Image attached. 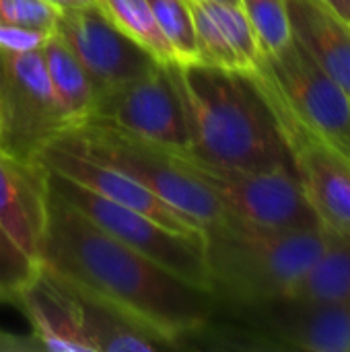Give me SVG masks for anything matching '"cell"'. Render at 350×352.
<instances>
[{
  "label": "cell",
  "mask_w": 350,
  "mask_h": 352,
  "mask_svg": "<svg viewBox=\"0 0 350 352\" xmlns=\"http://www.w3.org/2000/svg\"><path fill=\"white\" fill-rule=\"evenodd\" d=\"M37 264L72 291L103 303L177 349L215 316V297L124 245L47 188Z\"/></svg>",
  "instance_id": "obj_1"
},
{
  "label": "cell",
  "mask_w": 350,
  "mask_h": 352,
  "mask_svg": "<svg viewBox=\"0 0 350 352\" xmlns=\"http://www.w3.org/2000/svg\"><path fill=\"white\" fill-rule=\"evenodd\" d=\"M182 95L190 153L231 169H293L278 116L252 72L202 62L169 64Z\"/></svg>",
  "instance_id": "obj_2"
},
{
  "label": "cell",
  "mask_w": 350,
  "mask_h": 352,
  "mask_svg": "<svg viewBox=\"0 0 350 352\" xmlns=\"http://www.w3.org/2000/svg\"><path fill=\"white\" fill-rule=\"evenodd\" d=\"M326 245V227L274 229L233 214L204 227L210 295L221 311L272 305L291 295Z\"/></svg>",
  "instance_id": "obj_3"
},
{
  "label": "cell",
  "mask_w": 350,
  "mask_h": 352,
  "mask_svg": "<svg viewBox=\"0 0 350 352\" xmlns=\"http://www.w3.org/2000/svg\"><path fill=\"white\" fill-rule=\"evenodd\" d=\"M52 142L122 169L202 229L227 214L221 200L188 169L177 151H169L97 120H85Z\"/></svg>",
  "instance_id": "obj_4"
},
{
  "label": "cell",
  "mask_w": 350,
  "mask_h": 352,
  "mask_svg": "<svg viewBox=\"0 0 350 352\" xmlns=\"http://www.w3.org/2000/svg\"><path fill=\"white\" fill-rule=\"evenodd\" d=\"M252 74L281 124L309 132L350 159L349 93L295 39L262 54Z\"/></svg>",
  "instance_id": "obj_5"
},
{
  "label": "cell",
  "mask_w": 350,
  "mask_h": 352,
  "mask_svg": "<svg viewBox=\"0 0 350 352\" xmlns=\"http://www.w3.org/2000/svg\"><path fill=\"white\" fill-rule=\"evenodd\" d=\"M41 167V165H39ZM45 171V169H43ZM45 184L50 192L83 212L99 229L132 248L134 252L151 258L175 276L210 293V278L206 266L204 231L202 233H177L151 217L116 204L66 177L45 171Z\"/></svg>",
  "instance_id": "obj_6"
},
{
  "label": "cell",
  "mask_w": 350,
  "mask_h": 352,
  "mask_svg": "<svg viewBox=\"0 0 350 352\" xmlns=\"http://www.w3.org/2000/svg\"><path fill=\"white\" fill-rule=\"evenodd\" d=\"M177 153L188 169L221 200L229 214L274 229L322 227L297 171L231 169L200 161L190 151Z\"/></svg>",
  "instance_id": "obj_7"
},
{
  "label": "cell",
  "mask_w": 350,
  "mask_h": 352,
  "mask_svg": "<svg viewBox=\"0 0 350 352\" xmlns=\"http://www.w3.org/2000/svg\"><path fill=\"white\" fill-rule=\"evenodd\" d=\"M66 130L41 50H0V151L37 163L39 151Z\"/></svg>",
  "instance_id": "obj_8"
},
{
  "label": "cell",
  "mask_w": 350,
  "mask_h": 352,
  "mask_svg": "<svg viewBox=\"0 0 350 352\" xmlns=\"http://www.w3.org/2000/svg\"><path fill=\"white\" fill-rule=\"evenodd\" d=\"M89 120L103 122L169 151H190L188 120L169 64L101 93Z\"/></svg>",
  "instance_id": "obj_9"
},
{
  "label": "cell",
  "mask_w": 350,
  "mask_h": 352,
  "mask_svg": "<svg viewBox=\"0 0 350 352\" xmlns=\"http://www.w3.org/2000/svg\"><path fill=\"white\" fill-rule=\"evenodd\" d=\"M225 314L241 330L250 351L350 352L349 307L283 299Z\"/></svg>",
  "instance_id": "obj_10"
},
{
  "label": "cell",
  "mask_w": 350,
  "mask_h": 352,
  "mask_svg": "<svg viewBox=\"0 0 350 352\" xmlns=\"http://www.w3.org/2000/svg\"><path fill=\"white\" fill-rule=\"evenodd\" d=\"M56 33L68 43L83 64L97 97L155 70L161 64L120 27H116L97 2L60 10Z\"/></svg>",
  "instance_id": "obj_11"
},
{
  "label": "cell",
  "mask_w": 350,
  "mask_h": 352,
  "mask_svg": "<svg viewBox=\"0 0 350 352\" xmlns=\"http://www.w3.org/2000/svg\"><path fill=\"white\" fill-rule=\"evenodd\" d=\"M37 165L116 204L138 210L151 217L153 221L165 225L171 231H177V233H202L204 231L198 223H194L190 217H186L184 212H179L165 200H161L157 194H153L149 188H144L140 182H136L122 169L105 161H99L95 157H89L85 153L66 148L58 142H47L37 155Z\"/></svg>",
  "instance_id": "obj_12"
},
{
  "label": "cell",
  "mask_w": 350,
  "mask_h": 352,
  "mask_svg": "<svg viewBox=\"0 0 350 352\" xmlns=\"http://www.w3.org/2000/svg\"><path fill=\"white\" fill-rule=\"evenodd\" d=\"M281 128L322 227L350 237V159L293 124H281Z\"/></svg>",
  "instance_id": "obj_13"
},
{
  "label": "cell",
  "mask_w": 350,
  "mask_h": 352,
  "mask_svg": "<svg viewBox=\"0 0 350 352\" xmlns=\"http://www.w3.org/2000/svg\"><path fill=\"white\" fill-rule=\"evenodd\" d=\"M14 303L31 322L39 351L93 352L76 295L37 264L33 278L14 295Z\"/></svg>",
  "instance_id": "obj_14"
},
{
  "label": "cell",
  "mask_w": 350,
  "mask_h": 352,
  "mask_svg": "<svg viewBox=\"0 0 350 352\" xmlns=\"http://www.w3.org/2000/svg\"><path fill=\"white\" fill-rule=\"evenodd\" d=\"M47 217L45 171L0 151V227L33 262L39 258Z\"/></svg>",
  "instance_id": "obj_15"
},
{
  "label": "cell",
  "mask_w": 350,
  "mask_h": 352,
  "mask_svg": "<svg viewBox=\"0 0 350 352\" xmlns=\"http://www.w3.org/2000/svg\"><path fill=\"white\" fill-rule=\"evenodd\" d=\"M198 62L225 70L254 72L260 47L239 4L219 0H190Z\"/></svg>",
  "instance_id": "obj_16"
},
{
  "label": "cell",
  "mask_w": 350,
  "mask_h": 352,
  "mask_svg": "<svg viewBox=\"0 0 350 352\" xmlns=\"http://www.w3.org/2000/svg\"><path fill=\"white\" fill-rule=\"evenodd\" d=\"M293 39L350 97V23L322 0H287Z\"/></svg>",
  "instance_id": "obj_17"
},
{
  "label": "cell",
  "mask_w": 350,
  "mask_h": 352,
  "mask_svg": "<svg viewBox=\"0 0 350 352\" xmlns=\"http://www.w3.org/2000/svg\"><path fill=\"white\" fill-rule=\"evenodd\" d=\"M41 58L68 130L89 120L97 99L93 82L68 43L56 31L43 43Z\"/></svg>",
  "instance_id": "obj_18"
},
{
  "label": "cell",
  "mask_w": 350,
  "mask_h": 352,
  "mask_svg": "<svg viewBox=\"0 0 350 352\" xmlns=\"http://www.w3.org/2000/svg\"><path fill=\"white\" fill-rule=\"evenodd\" d=\"M287 299L350 309V237L326 229V245Z\"/></svg>",
  "instance_id": "obj_19"
},
{
  "label": "cell",
  "mask_w": 350,
  "mask_h": 352,
  "mask_svg": "<svg viewBox=\"0 0 350 352\" xmlns=\"http://www.w3.org/2000/svg\"><path fill=\"white\" fill-rule=\"evenodd\" d=\"M72 293L78 299L83 326L93 352H153L165 349L159 340H155L149 332L130 322L126 316L76 291Z\"/></svg>",
  "instance_id": "obj_20"
},
{
  "label": "cell",
  "mask_w": 350,
  "mask_h": 352,
  "mask_svg": "<svg viewBox=\"0 0 350 352\" xmlns=\"http://www.w3.org/2000/svg\"><path fill=\"white\" fill-rule=\"evenodd\" d=\"M101 10L130 39L142 45L161 64L175 62L173 50L163 37L149 0H97Z\"/></svg>",
  "instance_id": "obj_21"
},
{
  "label": "cell",
  "mask_w": 350,
  "mask_h": 352,
  "mask_svg": "<svg viewBox=\"0 0 350 352\" xmlns=\"http://www.w3.org/2000/svg\"><path fill=\"white\" fill-rule=\"evenodd\" d=\"M159 29L173 50L177 64L198 62L190 0H149Z\"/></svg>",
  "instance_id": "obj_22"
},
{
  "label": "cell",
  "mask_w": 350,
  "mask_h": 352,
  "mask_svg": "<svg viewBox=\"0 0 350 352\" xmlns=\"http://www.w3.org/2000/svg\"><path fill=\"white\" fill-rule=\"evenodd\" d=\"M239 6L252 25L260 54L278 52L293 39L287 0H239Z\"/></svg>",
  "instance_id": "obj_23"
},
{
  "label": "cell",
  "mask_w": 350,
  "mask_h": 352,
  "mask_svg": "<svg viewBox=\"0 0 350 352\" xmlns=\"http://www.w3.org/2000/svg\"><path fill=\"white\" fill-rule=\"evenodd\" d=\"M60 10L45 0H0V25H19L41 31H56Z\"/></svg>",
  "instance_id": "obj_24"
},
{
  "label": "cell",
  "mask_w": 350,
  "mask_h": 352,
  "mask_svg": "<svg viewBox=\"0 0 350 352\" xmlns=\"http://www.w3.org/2000/svg\"><path fill=\"white\" fill-rule=\"evenodd\" d=\"M37 262L25 256L0 227V285L8 291L14 303V295L33 278Z\"/></svg>",
  "instance_id": "obj_25"
},
{
  "label": "cell",
  "mask_w": 350,
  "mask_h": 352,
  "mask_svg": "<svg viewBox=\"0 0 350 352\" xmlns=\"http://www.w3.org/2000/svg\"><path fill=\"white\" fill-rule=\"evenodd\" d=\"M50 37V31L19 25H0V50L6 52H37Z\"/></svg>",
  "instance_id": "obj_26"
},
{
  "label": "cell",
  "mask_w": 350,
  "mask_h": 352,
  "mask_svg": "<svg viewBox=\"0 0 350 352\" xmlns=\"http://www.w3.org/2000/svg\"><path fill=\"white\" fill-rule=\"evenodd\" d=\"M39 351L33 336H19L0 328V352H33Z\"/></svg>",
  "instance_id": "obj_27"
},
{
  "label": "cell",
  "mask_w": 350,
  "mask_h": 352,
  "mask_svg": "<svg viewBox=\"0 0 350 352\" xmlns=\"http://www.w3.org/2000/svg\"><path fill=\"white\" fill-rule=\"evenodd\" d=\"M45 2L52 4L56 10H66V8H78V6L95 4L97 0H45Z\"/></svg>",
  "instance_id": "obj_28"
},
{
  "label": "cell",
  "mask_w": 350,
  "mask_h": 352,
  "mask_svg": "<svg viewBox=\"0 0 350 352\" xmlns=\"http://www.w3.org/2000/svg\"><path fill=\"white\" fill-rule=\"evenodd\" d=\"M322 2H326L328 6H332L344 21L350 23V0H322Z\"/></svg>",
  "instance_id": "obj_29"
},
{
  "label": "cell",
  "mask_w": 350,
  "mask_h": 352,
  "mask_svg": "<svg viewBox=\"0 0 350 352\" xmlns=\"http://www.w3.org/2000/svg\"><path fill=\"white\" fill-rule=\"evenodd\" d=\"M8 301L12 303V297H10V295H8V291L0 285V303H8Z\"/></svg>",
  "instance_id": "obj_30"
},
{
  "label": "cell",
  "mask_w": 350,
  "mask_h": 352,
  "mask_svg": "<svg viewBox=\"0 0 350 352\" xmlns=\"http://www.w3.org/2000/svg\"><path fill=\"white\" fill-rule=\"evenodd\" d=\"M219 2H229V4H239V0H219Z\"/></svg>",
  "instance_id": "obj_31"
}]
</instances>
